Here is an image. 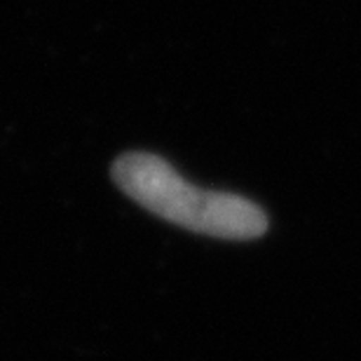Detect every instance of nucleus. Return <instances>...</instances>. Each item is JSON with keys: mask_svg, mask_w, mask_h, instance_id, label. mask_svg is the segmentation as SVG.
<instances>
[{"mask_svg": "<svg viewBox=\"0 0 361 361\" xmlns=\"http://www.w3.org/2000/svg\"><path fill=\"white\" fill-rule=\"evenodd\" d=\"M113 180L150 214L192 233L219 240H256L268 230V214L242 195L202 190L153 153H127L115 160Z\"/></svg>", "mask_w": 361, "mask_h": 361, "instance_id": "obj_1", "label": "nucleus"}]
</instances>
